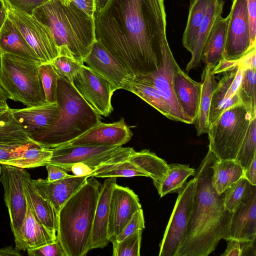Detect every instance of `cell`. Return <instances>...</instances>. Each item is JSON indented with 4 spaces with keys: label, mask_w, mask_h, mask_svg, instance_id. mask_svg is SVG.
<instances>
[{
    "label": "cell",
    "mask_w": 256,
    "mask_h": 256,
    "mask_svg": "<svg viewBox=\"0 0 256 256\" xmlns=\"http://www.w3.org/2000/svg\"><path fill=\"white\" fill-rule=\"evenodd\" d=\"M202 84L194 81L179 66L175 72L174 91L178 104L190 124H194L197 116Z\"/></svg>",
    "instance_id": "21"
},
{
    "label": "cell",
    "mask_w": 256,
    "mask_h": 256,
    "mask_svg": "<svg viewBox=\"0 0 256 256\" xmlns=\"http://www.w3.org/2000/svg\"><path fill=\"white\" fill-rule=\"evenodd\" d=\"M32 15L50 30L59 56L84 64L96 40L94 17L70 0H49L35 8Z\"/></svg>",
    "instance_id": "3"
},
{
    "label": "cell",
    "mask_w": 256,
    "mask_h": 256,
    "mask_svg": "<svg viewBox=\"0 0 256 256\" xmlns=\"http://www.w3.org/2000/svg\"><path fill=\"white\" fill-rule=\"evenodd\" d=\"M108 1V0H96V12L100 11Z\"/></svg>",
    "instance_id": "56"
},
{
    "label": "cell",
    "mask_w": 256,
    "mask_h": 256,
    "mask_svg": "<svg viewBox=\"0 0 256 256\" xmlns=\"http://www.w3.org/2000/svg\"><path fill=\"white\" fill-rule=\"evenodd\" d=\"M226 241L227 247L222 256H256V240L252 241L230 238Z\"/></svg>",
    "instance_id": "44"
},
{
    "label": "cell",
    "mask_w": 256,
    "mask_h": 256,
    "mask_svg": "<svg viewBox=\"0 0 256 256\" xmlns=\"http://www.w3.org/2000/svg\"><path fill=\"white\" fill-rule=\"evenodd\" d=\"M134 152L132 148L120 146L109 159L92 171V176L96 178L148 177L146 174L130 160V156Z\"/></svg>",
    "instance_id": "25"
},
{
    "label": "cell",
    "mask_w": 256,
    "mask_h": 256,
    "mask_svg": "<svg viewBox=\"0 0 256 256\" xmlns=\"http://www.w3.org/2000/svg\"><path fill=\"white\" fill-rule=\"evenodd\" d=\"M100 183L91 176L58 213L56 239L66 256H85L90 250Z\"/></svg>",
    "instance_id": "4"
},
{
    "label": "cell",
    "mask_w": 256,
    "mask_h": 256,
    "mask_svg": "<svg viewBox=\"0 0 256 256\" xmlns=\"http://www.w3.org/2000/svg\"><path fill=\"white\" fill-rule=\"evenodd\" d=\"M0 52L41 64L19 30L8 17L0 30Z\"/></svg>",
    "instance_id": "27"
},
{
    "label": "cell",
    "mask_w": 256,
    "mask_h": 256,
    "mask_svg": "<svg viewBox=\"0 0 256 256\" xmlns=\"http://www.w3.org/2000/svg\"><path fill=\"white\" fill-rule=\"evenodd\" d=\"M10 109L6 102H0V116L8 111Z\"/></svg>",
    "instance_id": "57"
},
{
    "label": "cell",
    "mask_w": 256,
    "mask_h": 256,
    "mask_svg": "<svg viewBox=\"0 0 256 256\" xmlns=\"http://www.w3.org/2000/svg\"><path fill=\"white\" fill-rule=\"evenodd\" d=\"M1 174H2V164H0V176L1 175Z\"/></svg>",
    "instance_id": "59"
},
{
    "label": "cell",
    "mask_w": 256,
    "mask_h": 256,
    "mask_svg": "<svg viewBox=\"0 0 256 256\" xmlns=\"http://www.w3.org/2000/svg\"><path fill=\"white\" fill-rule=\"evenodd\" d=\"M196 170L189 165L178 164H168L167 172L164 178L155 187L160 197L168 194L177 192L186 182V179L194 175Z\"/></svg>",
    "instance_id": "34"
},
{
    "label": "cell",
    "mask_w": 256,
    "mask_h": 256,
    "mask_svg": "<svg viewBox=\"0 0 256 256\" xmlns=\"http://www.w3.org/2000/svg\"><path fill=\"white\" fill-rule=\"evenodd\" d=\"M26 198L36 218L56 235L58 213L52 204L38 190L30 176L24 182Z\"/></svg>",
    "instance_id": "26"
},
{
    "label": "cell",
    "mask_w": 256,
    "mask_h": 256,
    "mask_svg": "<svg viewBox=\"0 0 256 256\" xmlns=\"http://www.w3.org/2000/svg\"><path fill=\"white\" fill-rule=\"evenodd\" d=\"M124 90L136 94L166 117L172 120L168 104L154 86L132 79Z\"/></svg>",
    "instance_id": "36"
},
{
    "label": "cell",
    "mask_w": 256,
    "mask_h": 256,
    "mask_svg": "<svg viewBox=\"0 0 256 256\" xmlns=\"http://www.w3.org/2000/svg\"><path fill=\"white\" fill-rule=\"evenodd\" d=\"M38 72L45 94L46 104L57 103V89L59 76L50 63L42 64Z\"/></svg>",
    "instance_id": "41"
},
{
    "label": "cell",
    "mask_w": 256,
    "mask_h": 256,
    "mask_svg": "<svg viewBox=\"0 0 256 256\" xmlns=\"http://www.w3.org/2000/svg\"><path fill=\"white\" fill-rule=\"evenodd\" d=\"M129 160L152 180L154 186L159 183L166 174L168 164L149 150L135 151Z\"/></svg>",
    "instance_id": "33"
},
{
    "label": "cell",
    "mask_w": 256,
    "mask_h": 256,
    "mask_svg": "<svg viewBox=\"0 0 256 256\" xmlns=\"http://www.w3.org/2000/svg\"><path fill=\"white\" fill-rule=\"evenodd\" d=\"M11 110L15 120L29 136L52 125L58 117L60 109L56 103Z\"/></svg>",
    "instance_id": "23"
},
{
    "label": "cell",
    "mask_w": 256,
    "mask_h": 256,
    "mask_svg": "<svg viewBox=\"0 0 256 256\" xmlns=\"http://www.w3.org/2000/svg\"><path fill=\"white\" fill-rule=\"evenodd\" d=\"M120 147L118 146H60L52 148V154L48 164L60 166L70 171L71 166L84 163L92 171L109 159Z\"/></svg>",
    "instance_id": "14"
},
{
    "label": "cell",
    "mask_w": 256,
    "mask_h": 256,
    "mask_svg": "<svg viewBox=\"0 0 256 256\" xmlns=\"http://www.w3.org/2000/svg\"><path fill=\"white\" fill-rule=\"evenodd\" d=\"M252 118L240 103L224 111L209 128V150L218 160H235Z\"/></svg>",
    "instance_id": "7"
},
{
    "label": "cell",
    "mask_w": 256,
    "mask_h": 256,
    "mask_svg": "<svg viewBox=\"0 0 256 256\" xmlns=\"http://www.w3.org/2000/svg\"><path fill=\"white\" fill-rule=\"evenodd\" d=\"M46 168L48 174L46 180L49 182L63 178L68 175L66 170L57 165L48 164Z\"/></svg>",
    "instance_id": "50"
},
{
    "label": "cell",
    "mask_w": 256,
    "mask_h": 256,
    "mask_svg": "<svg viewBox=\"0 0 256 256\" xmlns=\"http://www.w3.org/2000/svg\"><path fill=\"white\" fill-rule=\"evenodd\" d=\"M8 18V10L3 0H0V30Z\"/></svg>",
    "instance_id": "55"
},
{
    "label": "cell",
    "mask_w": 256,
    "mask_h": 256,
    "mask_svg": "<svg viewBox=\"0 0 256 256\" xmlns=\"http://www.w3.org/2000/svg\"><path fill=\"white\" fill-rule=\"evenodd\" d=\"M91 176L68 174L66 177L52 182L39 178L32 181L38 192L52 204L58 213L63 204Z\"/></svg>",
    "instance_id": "20"
},
{
    "label": "cell",
    "mask_w": 256,
    "mask_h": 256,
    "mask_svg": "<svg viewBox=\"0 0 256 256\" xmlns=\"http://www.w3.org/2000/svg\"><path fill=\"white\" fill-rule=\"evenodd\" d=\"M228 19V16L220 15L213 24L202 52V60L206 64L214 67L223 59Z\"/></svg>",
    "instance_id": "28"
},
{
    "label": "cell",
    "mask_w": 256,
    "mask_h": 256,
    "mask_svg": "<svg viewBox=\"0 0 256 256\" xmlns=\"http://www.w3.org/2000/svg\"><path fill=\"white\" fill-rule=\"evenodd\" d=\"M225 72L212 92L208 115V129L224 111L241 103L237 91L242 80V68L237 67Z\"/></svg>",
    "instance_id": "18"
},
{
    "label": "cell",
    "mask_w": 256,
    "mask_h": 256,
    "mask_svg": "<svg viewBox=\"0 0 256 256\" xmlns=\"http://www.w3.org/2000/svg\"><path fill=\"white\" fill-rule=\"evenodd\" d=\"M33 141L15 120L11 108L0 116V142Z\"/></svg>",
    "instance_id": "38"
},
{
    "label": "cell",
    "mask_w": 256,
    "mask_h": 256,
    "mask_svg": "<svg viewBox=\"0 0 256 256\" xmlns=\"http://www.w3.org/2000/svg\"><path fill=\"white\" fill-rule=\"evenodd\" d=\"M211 0H190L188 14L182 42L192 54L195 50L200 28Z\"/></svg>",
    "instance_id": "32"
},
{
    "label": "cell",
    "mask_w": 256,
    "mask_h": 256,
    "mask_svg": "<svg viewBox=\"0 0 256 256\" xmlns=\"http://www.w3.org/2000/svg\"><path fill=\"white\" fill-rule=\"evenodd\" d=\"M214 66L206 64L202 74V87L198 112L194 120L198 136L208 131V115L212 92L217 86L214 74L212 73Z\"/></svg>",
    "instance_id": "30"
},
{
    "label": "cell",
    "mask_w": 256,
    "mask_h": 256,
    "mask_svg": "<svg viewBox=\"0 0 256 256\" xmlns=\"http://www.w3.org/2000/svg\"><path fill=\"white\" fill-rule=\"evenodd\" d=\"M52 154V148H43L34 144L25 149L18 157L1 164L22 168H34L48 164Z\"/></svg>",
    "instance_id": "35"
},
{
    "label": "cell",
    "mask_w": 256,
    "mask_h": 256,
    "mask_svg": "<svg viewBox=\"0 0 256 256\" xmlns=\"http://www.w3.org/2000/svg\"><path fill=\"white\" fill-rule=\"evenodd\" d=\"M217 159L208 150L194 175L196 190L189 222L176 256H208L219 242L230 239L232 212L224 204L212 183L211 166Z\"/></svg>",
    "instance_id": "2"
},
{
    "label": "cell",
    "mask_w": 256,
    "mask_h": 256,
    "mask_svg": "<svg viewBox=\"0 0 256 256\" xmlns=\"http://www.w3.org/2000/svg\"><path fill=\"white\" fill-rule=\"evenodd\" d=\"M244 177L253 186H256V156L250 165L244 170Z\"/></svg>",
    "instance_id": "52"
},
{
    "label": "cell",
    "mask_w": 256,
    "mask_h": 256,
    "mask_svg": "<svg viewBox=\"0 0 256 256\" xmlns=\"http://www.w3.org/2000/svg\"><path fill=\"white\" fill-rule=\"evenodd\" d=\"M57 104L60 110L50 126L29 136L40 146L54 148L78 138L100 122V116L68 81L59 77Z\"/></svg>",
    "instance_id": "5"
},
{
    "label": "cell",
    "mask_w": 256,
    "mask_h": 256,
    "mask_svg": "<svg viewBox=\"0 0 256 256\" xmlns=\"http://www.w3.org/2000/svg\"><path fill=\"white\" fill-rule=\"evenodd\" d=\"M20 256V251L17 250L15 248L8 246L0 248V256Z\"/></svg>",
    "instance_id": "54"
},
{
    "label": "cell",
    "mask_w": 256,
    "mask_h": 256,
    "mask_svg": "<svg viewBox=\"0 0 256 256\" xmlns=\"http://www.w3.org/2000/svg\"><path fill=\"white\" fill-rule=\"evenodd\" d=\"M34 144L36 143L34 141L0 142V164L18 157L25 149Z\"/></svg>",
    "instance_id": "45"
},
{
    "label": "cell",
    "mask_w": 256,
    "mask_h": 256,
    "mask_svg": "<svg viewBox=\"0 0 256 256\" xmlns=\"http://www.w3.org/2000/svg\"><path fill=\"white\" fill-rule=\"evenodd\" d=\"M256 189L244 177L224 192V204L226 210L233 212L236 208Z\"/></svg>",
    "instance_id": "39"
},
{
    "label": "cell",
    "mask_w": 256,
    "mask_h": 256,
    "mask_svg": "<svg viewBox=\"0 0 256 256\" xmlns=\"http://www.w3.org/2000/svg\"><path fill=\"white\" fill-rule=\"evenodd\" d=\"M84 62L92 70L113 84L117 90H124L133 79L124 66L96 40Z\"/></svg>",
    "instance_id": "16"
},
{
    "label": "cell",
    "mask_w": 256,
    "mask_h": 256,
    "mask_svg": "<svg viewBox=\"0 0 256 256\" xmlns=\"http://www.w3.org/2000/svg\"><path fill=\"white\" fill-rule=\"evenodd\" d=\"M211 168L212 185L218 194L224 193L244 175V168L235 160L217 158Z\"/></svg>",
    "instance_id": "29"
},
{
    "label": "cell",
    "mask_w": 256,
    "mask_h": 256,
    "mask_svg": "<svg viewBox=\"0 0 256 256\" xmlns=\"http://www.w3.org/2000/svg\"><path fill=\"white\" fill-rule=\"evenodd\" d=\"M132 132L124 118L110 124L101 122L76 139L62 146H118L130 140Z\"/></svg>",
    "instance_id": "17"
},
{
    "label": "cell",
    "mask_w": 256,
    "mask_h": 256,
    "mask_svg": "<svg viewBox=\"0 0 256 256\" xmlns=\"http://www.w3.org/2000/svg\"><path fill=\"white\" fill-rule=\"evenodd\" d=\"M251 46L256 44V0H246Z\"/></svg>",
    "instance_id": "49"
},
{
    "label": "cell",
    "mask_w": 256,
    "mask_h": 256,
    "mask_svg": "<svg viewBox=\"0 0 256 256\" xmlns=\"http://www.w3.org/2000/svg\"><path fill=\"white\" fill-rule=\"evenodd\" d=\"M40 64L0 52V84L9 99L26 107L46 104L38 72Z\"/></svg>",
    "instance_id": "6"
},
{
    "label": "cell",
    "mask_w": 256,
    "mask_h": 256,
    "mask_svg": "<svg viewBox=\"0 0 256 256\" xmlns=\"http://www.w3.org/2000/svg\"><path fill=\"white\" fill-rule=\"evenodd\" d=\"M196 190V180L194 178L178 192L176 201L160 244V256H176L186 230Z\"/></svg>",
    "instance_id": "8"
},
{
    "label": "cell",
    "mask_w": 256,
    "mask_h": 256,
    "mask_svg": "<svg viewBox=\"0 0 256 256\" xmlns=\"http://www.w3.org/2000/svg\"><path fill=\"white\" fill-rule=\"evenodd\" d=\"M256 156V117L249 124L244 139L239 148L235 160L244 169L251 164Z\"/></svg>",
    "instance_id": "40"
},
{
    "label": "cell",
    "mask_w": 256,
    "mask_h": 256,
    "mask_svg": "<svg viewBox=\"0 0 256 256\" xmlns=\"http://www.w3.org/2000/svg\"><path fill=\"white\" fill-rule=\"evenodd\" d=\"M256 69L242 70V80L237 93L240 102L252 118L256 117Z\"/></svg>",
    "instance_id": "37"
},
{
    "label": "cell",
    "mask_w": 256,
    "mask_h": 256,
    "mask_svg": "<svg viewBox=\"0 0 256 256\" xmlns=\"http://www.w3.org/2000/svg\"><path fill=\"white\" fill-rule=\"evenodd\" d=\"M94 18L96 40L133 78L156 70L167 40L164 0H108Z\"/></svg>",
    "instance_id": "1"
},
{
    "label": "cell",
    "mask_w": 256,
    "mask_h": 256,
    "mask_svg": "<svg viewBox=\"0 0 256 256\" xmlns=\"http://www.w3.org/2000/svg\"><path fill=\"white\" fill-rule=\"evenodd\" d=\"M144 228V213L141 208L134 214L130 220L124 226L121 232L117 236L114 242L120 241L136 230H143Z\"/></svg>",
    "instance_id": "46"
},
{
    "label": "cell",
    "mask_w": 256,
    "mask_h": 256,
    "mask_svg": "<svg viewBox=\"0 0 256 256\" xmlns=\"http://www.w3.org/2000/svg\"><path fill=\"white\" fill-rule=\"evenodd\" d=\"M26 216L18 234L14 236L15 248L20 251L34 249L55 242L56 234L48 230L35 216L27 201Z\"/></svg>",
    "instance_id": "22"
},
{
    "label": "cell",
    "mask_w": 256,
    "mask_h": 256,
    "mask_svg": "<svg viewBox=\"0 0 256 256\" xmlns=\"http://www.w3.org/2000/svg\"><path fill=\"white\" fill-rule=\"evenodd\" d=\"M142 230L112 243L113 256H140Z\"/></svg>",
    "instance_id": "42"
},
{
    "label": "cell",
    "mask_w": 256,
    "mask_h": 256,
    "mask_svg": "<svg viewBox=\"0 0 256 256\" xmlns=\"http://www.w3.org/2000/svg\"><path fill=\"white\" fill-rule=\"evenodd\" d=\"M8 17L19 30L41 64L50 63L59 56L50 30L33 15L7 8Z\"/></svg>",
    "instance_id": "11"
},
{
    "label": "cell",
    "mask_w": 256,
    "mask_h": 256,
    "mask_svg": "<svg viewBox=\"0 0 256 256\" xmlns=\"http://www.w3.org/2000/svg\"><path fill=\"white\" fill-rule=\"evenodd\" d=\"M29 256H66L61 244L56 239L54 242L34 249H28Z\"/></svg>",
    "instance_id": "48"
},
{
    "label": "cell",
    "mask_w": 256,
    "mask_h": 256,
    "mask_svg": "<svg viewBox=\"0 0 256 256\" xmlns=\"http://www.w3.org/2000/svg\"><path fill=\"white\" fill-rule=\"evenodd\" d=\"M230 239L256 240V189L233 212Z\"/></svg>",
    "instance_id": "24"
},
{
    "label": "cell",
    "mask_w": 256,
    "mask_h": 256,
    "mask_svg": "<svg viewBox=\"0 0 256 256\" xmlns=\"http://www.w3.org/2000/svg\"><path fill=\"white\" fill-rule=\"evenodd\" d=\"M89 16L94 17L96 12V0H70Z\"/></svg>",
    "instance_id": "51"
},
{
    "label": "cell",
    "mask_w": 256,
    "mask_h": 256,
    "mask_svg": "<svg viewBox=\"0 0 256 256\" xmlns=\"http://www.w3.org/2000/svg\"><path fill=\"white\" fill-rule=\"evenodd\" d=\"M224 0H211L200 28L198 38L194 53L186 66V70L196 68L202 61V52L204 44L217 18L223 12Z\"/></svg>",
    "instance_id": "31"
},
{
    "label": "cell",
    "mask_w": 256,
    "mask_h": 256,
    "mask_svg": "<svg viewBox=\"0 0 256 256\" xmlns=\"http://www.w3.org/2000/svg\"><path fill=\"white\" fill-rule=\"evenodd\" d=\"M1 164L0 181L4 188V200L9 214L11 230L14 236L18 234L26 216L28 204L24 182L30 175L25 168Z\"/></svg>",
    "instance_id": "10"
},
{
    "label": "cell",
    "mask_w": 256,
    "mask_h": 256,
    "mask_svg": "<svg viewBox=\"0 0 256 256\" xmlns=\"http://www.w3.org/2000/svg\"><path fill=\"white\" fill-rule=\"evenodd\" d=\"M70 171L76 176H92V170L84 163L78 162L71 166Z\"/></svg>",
    "instance_id": "53"
},
{
    "label": "cell",
    "mask_w": 256,
    "mask_h": 256,
    "mask_svg": "<svg viewBox=\"0 0 256 256\" xmlns=\"http://www.w3.org/2000/svg\"><path fill=\"white\" fill-rule=\"evenodd\" d=\"M8 99L7 94L0 84V102H6Z\"/></svg>",
    "instance_id": "58"
},
{
    "label": "cell",
    "mask_w": 256,
    "mask_h": 256,
    "mask_svg": "<svg viewBox=\"0 0 256 256\" xmlns=\"http://www.w3.org/2000/svg\"><path fill=\"white\" fill-rule=\"evenodd\" d=\"M156 71L135 76L133 80L154 86L168 104L172 120L190 124L183 114L174 91L175 72L179 67L170 48L167 40L164 42L158 59Z\"/></svg>",
    "instance_id": "9"
},
{
    "label": "cell",
    "mask_w": 256,
    "mask_h": 256,
    "mask_svg": "<svg viewBox=\"0 0 256 256\" xmlns=\"http://www.w3.org/2000/svg\"><path fill=\"white\" fill-rule=\"evenodd\" d=\"M116 177H108L100 188L93 222L90 250L103 248L110 242L108 234L110 202Z\"/></svg>",
    "instance_id": "19"
},
{
    "label": "cell",
    "mask_w": 256,
    "mask_h": 256,
    "mask_svg": "<svg viewBox=\"0 0 256 256\" xmlns=\"http://www.w3.org/2000/svg\"><path fill=\"white\" fill-rule=\"evenodd\" d=\"M50 64L59 76L72 85L74 76L84 65L71 57L63 55L57 56Z\"/></svg>",
    "instance_id": "43"
},
{
    "label": "cell",
    "mask_w": 256,
    "mask_h": 256,
    "mask_svg": "<svg viewBox=\"0 0 256 256\" xmlns=\"http://www.w3.org/2000/svg\"><path fill=\"white\" fill-rule=\"evenodd\" d=\"M73 86L100 116L111 114V99L117 89L104 78L84 64L74 76Z\"/></svg>",
    "instance_id": "12"
},
{
    "label": "cell",
    "mask_w": 256,
    "mask_h": 256,
    "mask_svg": "<svg viewBox=\"0 0 256 256\" xmlns=\"http://www.w3.org/2000/svg\"><path fill=\"white\" fill-rule=\"evenodd\" d=\"M7 8L32 15L35 8L49 0H3Z\"/></svg>",
    "instance_id": "47"
},
{
    "label": "cell",
    "mask_w": 256,
    "mask_h": 256,
    "mask_svg": "<svg viewBox=\"0 0 256 256\" xmlns=\"http://www.w3.org/2000/svg\"><path fill=\"white\" fill-rule=\"evenodd\" d=\"M142 208L137 194L128 187H114L110 202L108 234L110 242L115 241L124 226Z\"/></svg>",
    "instance_id": "15"
},
{
    "label": "cell",
    "mask_w": 256,
    "mask_h": 256,
    "mask_svg": "<svg viewBox=\"0 0 256 256\" xmlns=\"http://www.w3.org/2000/svg\"><path fill=\"white\" fill-rule=\"evenodd\" d=\"M228 17L223 59L235 61L253 46L250 42L246 0H233Z\"/></svg>",
    "instance_id": "13"
}]
</instances>
